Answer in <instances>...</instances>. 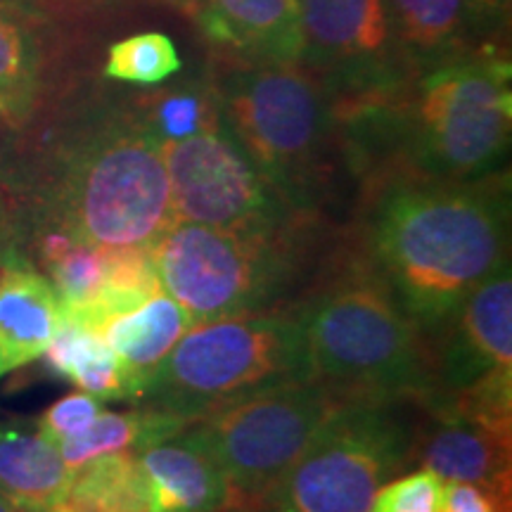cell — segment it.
<instances>
[{"label":"cell","mask_w":512,"mask_h":512,"mask_svg":"<svg viewBox=\"0 0 512 512\" xmlns=\"http://www.w3.org/2000/svg\"><path fill=\"white\" fill-rule=\"evenodd\" d=\"M72 470L60 448L38 427L0 425V494L27 512H50L67 489Z\"/></svg>","instance_id":"cell-18"},{"label":"cell","mask_w":512,"mask_h":512,"mask_svg":"<svg viewBox=\"0 0 512 512\" xmlns=\"http://www.w3.org/2000/svg\"><path fill=\"white\" fill-rule=\"evenodd\" d=\"M342 403L325 384L309 377L204 413L183 430L221 465L235 498L256 503Z\"/></svg>","instance_id":"cell-9"},{"label":"cell","mask_w":512,"mask_h":512,"mask_svg":"<svg viewBox=\"0 0 512 512\" xmlns=\"http://www.w3.org/2000/svg\"><path fill=\"white\" fill-rule=\"evenodd\" d=\"M408 463L444 482L482 484L510 494L512 422L489 418L453 392L432 389L415 399Z\"/></svg>","instance_id":"cell-11"},{"label":"cell","mask_w":512,"mask_h":512,"mask_svg":"<svg viewBox=\"0 0 512 512\" xmlns=\"http://www.w3.org/2000/svg\"><path fill=\"white\" fill-rule=\"evenodd\" d=\"M309 377L297 306L214 318L185 332L133 406L192 422L245 396Z\"/></svg>","instance_id":"cell-5"},{"label":"cell","mask_w":512,"mask_h":512,"mask_svg":"<svg viewBox=\"0 0 512 512\" xmlns=\"http://www.w3.org/2000/svg\"><path fill=\"white\" fill-rule=\"evenodd\" d=\"M472 12H484V15H503L510 8V0H467Z\"/></svg>","instance_id":"cell-32"},{"label":"cell","mask_w":512,"mask_h":512,"mask_svg":"<svg viewBox=\"0 0 512 512\" xmlns=\"http://www.w3.org/2000/svg\"><path fill=\"white\" fill-rule=\"evenodd\" d=\"M41 91V50L29 24L0 0V121L24 128L34 117Z\"/></svg>","instance_id":"cell-21"},{"label":"cell","mask_w":512,"mask_h":512,"mask_svg":"<svg viewBox=\"0 0 512 512\" xmlns=\"http://www.w3.org/2000/svg\"><path fill=\"white\" fill-rule=\"evenodd\" d=\"M107 249L69 238L62 230H38L36 261L60 299L62 318L81 323L100 297Z\"/></svg>","instance_id":"cell-20"},{"label":"cell","mask_w":512,"mask_h":512,"mask_svg":"<svg viewBox=\"0 0 512 512\" xmlns=\"http://www.w3.org/2000/svg\"><path fill=\"white\" fill-rule=\"evenodd\" d=\"M60 299L17 252L0 259V377L36 361L62 325Z\"/></svg>","instance_id":"cell-16"},{"label":"cell","mask_w":512,"mask_h":512,"mask_svg":"<svg viewBox=\"0 0 512 512\" xmlns=\"http://www.w3.org/2000/svg\"><path fill=\"white\" fill-rule=\"evenodd\" d=\"M195 320L176 299L157 292L138 309L107 320L98 330L105 344L114 351L119 363L131 377L138 401L145 382L155 373L159 363L171 354Z\"/></svg>","instance_id":"cell-17"},{"label":"cell","mask_w":512,"mask_h":512,"mask_svg":"<svg viewBox=\"0 0 512 512\" xmlns=\"http://www.w3.org/2000/svg\"><path fill=\"white\" fill-rule=\"evenodd\" d=\"M50 512H155V498L136 451H119L76 467Z\"/></svg>","instance_id":"cell-19"},{"label":"cell","mask_w":512,"mask_h":512,"mask_svg":"<svg viewBox=\"0 0 512 512\" xmlns=\"http://www.w3.org/2000/svg\"><path fill=\"white\" fill-rule=\"evenodd\" d=\"M344 252L430 339L510 259L508 178H389L363 204Z\"/></svg>","instance_id":"cell-1"},{"label":"cell","mask_w":512,"mask_h":512,"mask_svg":"<svg viewBox=\"0 0 512 512\" xmlns=\"http://www.w3.org/2000/svg\"><path fill=\"white\" fill-rule=\"evenodd\" d=\"M202 34L256 64H290L304 53L297 0H202Z\"/></svg>","instance_id":"cell-15"},{"label":"cell","mask_w":512,"mask_h":512,"mask_svg":"<svg viewBox=\"0 0 512 512\" xmlns=\"http://www.w3.org/2000/svg\"><path fill=\"white\" fill-rule=\"evenodd\" d=\"M136 458L152 486L155 512H226L238 503L221 465L185 430L140 446Z\"/></svg>","instance_id":"cell-14"},{"label":"cell","mask_w":512,"mask_h":512,"mask_svg":"<svg viewBox=\"0 0 512 512\" xmlns=\"http://www.w3.org/2000/svg\"><path fill=\"white\" fill-rule=\"evenodd\" d=\"M12 252H15V249H12ZM8 254H10V252H8ZM3 256H5V254H3V252H0V259H3Z\"/></svg>","instance_id":"cell-36"},{"label":"cell","mask_w":512,"mask_h":512,"mask_svg":"<svg viewBox=\"0 0 512 512\" xmlns=\"http://www.w3.org/2000/svg\"><path fill=\"white\" fill-rule=\"evenodd\" d=\"M157 292H162V285L152 261V247L107 249L100 297L81 318V325L100 330L107 320L138 309Z\"/></svg>","instance_id":"cell-23"},{"label":"cell","mask_w":512,"mask_h":512,"mask_svg":"<svg viewBox=\"0 0 512 512\" xmlns=\"http://www.w3.org/2000/svg\"><path fill=\"white\" fill-rule=\"evenodd\" d=\"M394 29L408 46L444 48L465 27L467 0H387Z\"/></svg>","instance_id":"cell-26"},{"label":"cell","mask_w":512,"mask_h":512,"mask_svg":"<svg viewBox=\"0 0 512 512\" xmlns=\"http://www.w3.org/2000/svg\"><path fill=\"white\" fill-rule=\"evenodd\" d=\"M64 380L72 382L81 392L98 396L100 401L136 399L131 377H128L119 358L107 347L98 330H88V335L83 337Z\"/></svg>","instance_id":"cell-27"},{"label":"cell","mask_w":512,"mask_h":512,"mask_svg":"<svg viewBox=\"0 0 512 512\" xmlns=\"http://www.w3.org/2000/svg\"><path fill=\"white\" fill-rule=\"evenodd\" d=\"M413 418V399L344 401L256 505L266 512H370L377 489L411 467Z\"/></svg>","instance_id":"cell-7"},{"label":"cell","mask_w":512,"mask_h":512,"mask_svg":"<svg viewBox=\"0 0 512 512\" xmlns=\"http://www.w3.org/2000/svg\"><path fill=\"white\" fill-rule=\"evenodd\" d=\"M297 313L311 377L342 401H415L434 389L425 332L344 247Z\"/></svg>","instance_id":"cell-2"},{"label":"cell","mask_w":512,"mask_h":512,"mask_svg":"<svg viewBox=\"0 0 512 512\" xmlns=\"http://www.w3.org/2000/svg\"><path fill=\"white\" fill-rule=\"evenodd\" d=\"M0 512H27V510H22L19 505L12 503L10 498H5L3 494H0Z\"/></svg>","instance_id":"cell-35"},{"label":"cell","mask_w":512,"mask_h":512,"mask_svg":"<svg viewBox=\"0 0 512 512\" xmlns=\"http://www.w3.org/2000/svg\"><path fill=\"white\" fill-rule=\"evenodd\" d=\"M223 124L294 209L313 214L335 112L323 88L290 64L238 69L216 88Z\"/></svg>","instance_id":"cell-6"},{"label":"cell","mask_w":512,"mask_h":512,"mask_svg":"<svg viewBox=\"0 0 512 512\" xmlns=\"http://www.w3.org/2000/svg\"><path fill=\"white\" fill-rule=\"evenodd\" d=\"M100 413H102V401L98 396L76 392V394L64 396L60 401H55L53 406L41 415V420L36 422V427L46 434L50 441L60 444L62 439H69L74 437V434L86 430V427L91 425Z\"/></svg>","instance_id":"cell-29"},{"label":"cell","mask_w":512,"mask_h":512,"mask_svg":"<svg viewBox=\"0 0 512 512\" xmlns=\"http://www.w3.org/2000/svg\"><path fill=\"white\" fill-rule=\"evenodd\" d=\"M510 67L501 60L441 64L418 83L406 112V150L418 176L475 181L510 147Z\"/></svg>","instance_id":"cell-8"},{"label":"cell","mask_w":512,"mask_h":512,"mask_svg":"<svg viewBox=\"0 0 512 512\" xmlns=\"http://www.w3.org/2000/svg\"><path fill=\"white\" fill-rule=\"evenodd\" d=\"M441 512H510V494L482 484L448 482Z\"/></svg>","instance_id":"cell-30"},{"label":"cell","mask_w":512,"mask_h":512,"mask_svg":"<svg viewBox=\"0 0 512 512\" xmlns=\"http://www.w3.org/2000/svg\"><path fill=\"white\" fill-rule=\"evenodd\" d=\"M138 117L155 133L159 143L197 136L223 121L216 91L204 86H178L152 93L140 105Z\"/></svg>","instance_id":"cell-24"},{"label":"cell","mask_w":512,"mask_h":512,"mask_svg":"<svg viewBox=\"0 0 512 512\" xmlns=\"http://www.w3.org/2000/svg\"><path fill=\"white\" fill-rule=\"evenodd\" d=\"M174 223L164 150L138 114L95 121L57 157L41 230L100 249L152 247Z\"/></svg>","instance_id":"cell-4"},{"label":"cell","mask_w":512,"mask_h":512,"mask_svg":"<svg viewBox=\"0 0 512 512\" xmlns=\"http://www.w3.org/2000/svg\"><path fill=\"white\" fill-rule=\"evenodd\" d=\"M304 53L318 67L373 72L387 57L392 15L387 0H297Z\"/></svg>","instance_id":"cell-13"},{"label":"cell","mask_w":512,"mask_h":512,"mask_svg":"<svg viewBox=\"0 0 512 512\" xmlns=\"http://www.w3.org/2000/svg\"><path fill=\"white\" fill-rule=\"evenodd\" d=\"M181 67L183 62L174 41L159 31H147L114 43L102 72L112 81L157 86L181 72Z\"/></svg>","instance_id":"cell-25"},{"label":"cell","mask_w":512,"mask_h":512,"mask_svg":"<svg viewBox=\"0 0 512 512\" xmlns=\"http://www.w3.org/2000/svg\"><path fill=\"white\" fill-rule=\"evenodd\" d=\"M226 512H266L264 508H259V505L256 503H235L233 508H228Z\"/></svg>","instance_id":"cell-34"},{"label":"cell","mask_w":512,"mask_h":512,"mask_svg":"<svg viewBox=\"0 0 512 512\" xmlns=\"http://www.w3.org/2000/svg\"><path fill=\"white\" fill-rule=\"evenodd\" d=\"M188 422L176 415L136 406L126 413L102 411L86 430L62 439L57 448L69 470L86 465L88 460L119 451H138L150 441L178 434Z\"/></svg>","instance_id":"cell-22"},{"label":"cell","mask_w":512,"mask_h":512,"mask_svg":"<svg viewBox=\"0 0 512 512\" xmlns=\"http://www.w3.org/2000/svg\"><path fill=\"white\" fill-rule=\"evenodd\" d=\"M162 150L174 221L242 233L313 221V214L294 209L275 190L223 121L197 136L162 143Z\"/></svg>","instance_id":"cell-10"},{"label":"cell","mask_w":512,"mask_h":512,"mask_svg":"<svg viewBox=\"0 0 512 512\" xmlns=\"http://www.w3.org/2000/svg\"><path fill=\"white\" fill-rule=\"evenodd\" d=\"M444 494V479L418 467L415 472L384 482L377 489L370 512H441Z\"/></svg>","instance_id":"cell-28"},{"label":"cell","mask_w":512,"mask_h":512,"mask_svg":"<svg viewBox=\"0 0 512 512\" xmlns=\"http://www.w3.org/2000/svg\"><path fill=\"white\" fill-rule=\"evenodd\" d=\"M12 223H10V211L5 204L3 195H0V252L8 254L12 252Z\"/></svg>","instance_id":"cell-31"},{"label":"cell","mask_w":512,"mask_h":512,"mask_svg":"<svg viewBox=\"0 0 512 512\" xmlns=\"http://www.w3.org/2000/svg\"><path fill=\"white\" fill-rule=\"evenodd\" d=\"M337 252L320 245L313 221L271 233L174 221L152 245V261L162 292L202 323L294 309Z\"/></svg>","instance_id":"cell-3"},{"label":"cell","mask_w":512,"mask_h":512,"mask_svg":"<svg viewBox=\"0 0 512 512\" xmlns=\"http://www.w3.org/2000/svg\"><path fill=\"white\" fill-rule=\"evenodd\" d=\"M434 389L458 392L484 377L512 370L510 259L456 306L430 339Z\"/></svg>","instance_id":"cell-12"},{"label":"cell","mask_w":512,"mask_h":512,"mask_svg":"<svg viewBox=\"0 0 512 512\" xmlns=\"http://www.w3.org/2000/svg\"><path fill=\"white\" fill-rule=\"evenodd\" d=\"M155 3L169 5V8H174L178 12H185L188 17H195L197 10H200L202 0H155Z\"/></svg>","instance_id":"cell-33"}]
</instances>
